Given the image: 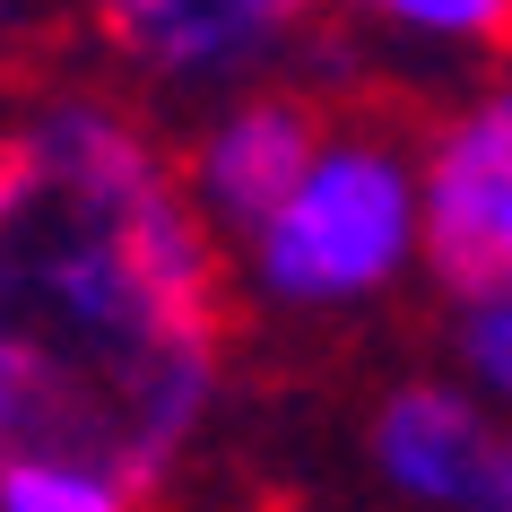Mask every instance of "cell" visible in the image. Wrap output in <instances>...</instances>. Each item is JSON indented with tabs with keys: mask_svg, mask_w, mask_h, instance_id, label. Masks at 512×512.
<instances>
[{
	"mask_svg": "<svg viewBox=\"0 0 512 512\" xmlns=\"http://www.w3.org/2000/svg\"><path fill=\"white\" fill-rule=\"evenodd\" d=\"M226 391V261L183 157L105 96L0 131V469L157 495Z\"/></svg>",
	"mask_w": 512,
	"mask_h": 512,
	"instance_id": "1",
	"label": "cell"
},
{
	"mask_svg": "<svg viewBox=\"0 0 512 512\" xmlns=\"http://www.w3.org/2000/svg\"><path fill=\"white\" fill-rule=\"evenodd\" d=\"M426 261L417 157L374 131H330L296 200L243 243V270L287 313H348Z\"/></svg>",
	"mask_w": 512,
	"mask_h": 512,
	"instance_id": "2",
	"label": "cell"
},
{
	"mask_svg": "<svg viewBox=\"0 0 512 512\" xmlns=\"http://www.w3.org/2000/svg\"><path fill=\"white\" fill-rule=\"evenodd\" d=\"M426 183V270L452 304L512 296V79L443 122L417 157Z\"/></svg>",
	"mask_w": 512,
	"mask_h": 512,
	"instance_id": "3",
	"label": "cell"
},
{
	"mask_svg": "<svg viewBox=\"0 0 512 512\" xmlns=\"http://www.w3.org/2000/svg\"><path fill=\"white\" fill-rule=\"evenodd\" d=\"M87 18L139 79L226 87L287 53L313 18V0H87Z\"/></svg>",
	"mask_w": 512,
	"mask_h": 512,
	"instance_id": "4",
	"label": "cell"
},
{
	"mask_svg": "<svg viewBox=\"0 0 512 512\" xmlns=\"http://www.w3.org/2000/svg\"><path fill=\"white\" fill-rule=\"evenodd\" d=\"M322 139L330 131H322V113L304 105V96H243V105L209 113L200 139H191V157H183V183L200 200V217H209V235L252 243L296 200V183L322 157Z\"/></svg>",
	"mask_w": 512,
	"mask_h": 512,
	"instance_id": "5",
	"label": "cell"
},
{
	"mask_svg": "<svg viewBox=\"0 0 512 512\" xmlns=\"http://www.w3.org/2000/svg\"><path fill=\"white\" fill-rule=\"evenodd\" d=\"M504 434L495 408L469 391V382H400L391 400L374 408V469L391 495L426 512H478V495L495 486V460H504Z\"/></svg>",
	"mask_w": 512,
	"mask_h": 512,
	"instance_id": "6",
	"label": "cell"
},
{
	"mask_svg": "<svg viewBox=\"0 0 512 512\" xmlns=\"http://www.w3.org/2000/svg\"><path fill=\"white\" fill-rule=\"evenodd\" d=\"M0 512H139V495L96 478V469H70V460H9Z\"/></svg>",
	"mask_w": 512,
	"mask_h": 512,
	"instance_id": "7",
	"label": "cell"
},
{
	"mask_svg": "<svg viewBox=\"0 0 512 512\" xmlns=\"http://www.w3.org/2000/svg\"><path fill=\"white\" fill-rule=\"evenodd\" d=\"M391 18L400 35H426V44H469V53H504L512 44V0H356Z\"/></svg>",
	"mask_w": 512,
	"mask_h": 512,
	"instance_id": "8",
	"label": "cell"
},
{
	"mask_svg": "<svg viewBox=\"0 0 512 512\" xmlns=\"http://www.w3.org/2000/svg\"><path fill=\"white\" fill-rule=\"evenodd\" d=\"M452 348H460V374L486 408H512V296L495 304H460L452 322Z\"/></svg>",
	"mask_w": 512,
	"mask_h": 512,
	"instance_id": "9",
	"label": "cell"
},
{
	"mask_svg": "<svg viewBox=\"0 0 512 512\" xmlns=\"http://www.w3.org/2000/svg\"><path fill=\"white\" fill-rule=\"evenodd\" d=\"M478 512H512V434H504V460H495V486L478 495Z\"/></svg>",
	"mask_w": 512,
	"mask_h": 512,
	"instance_id": "10",
	"label": "cell"
},
{
	"mask_svg": "<svg viewBox=\"0 0 512 512\" xmlns=\"http://www.w3.org/2000/svg\"><path fill=\"white\" fill-rule=\"evenodd\" d=\"M0 18H9V0H0Z\"/></svg>",
	"mask_w": 512,
	"mask_h": 512,
	"instance_id": "11",
	"label": "cell"
}]
</instances>
